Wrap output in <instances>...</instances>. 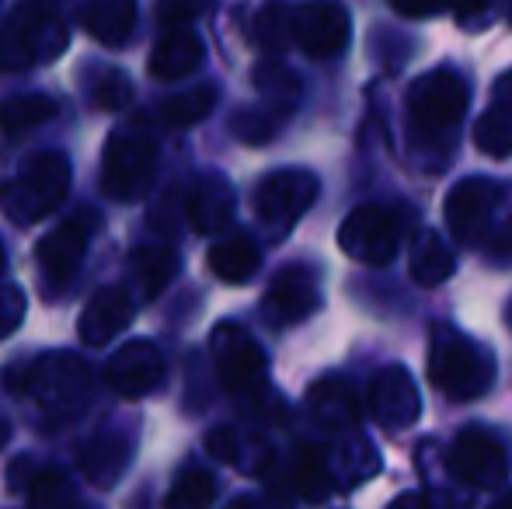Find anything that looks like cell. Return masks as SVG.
Here are the masks:
<instances>
[{"label": "cell", "instance_id": "obj_1", "mask_svg": "<svg viewBox=\"0 0 512 509\" xmlns=\"http://www.w3.org/2000/svg\"><path fill=\"white\" fill-rule=\"evenodd\" d=\"M4 384L11 394L32 401L46 426H63V422H74L88 408L95 381H91V370L81 356L56 349V353L35 356L25 367L11 363L4 374Z\"/></svg>", "mask_w": 512, "mask_h": 509}, {"label": "cell", "instance_id": "obj_2", "mask_svg": "<svg viewBox=\"0 0 512 509\" xmlns=\"http://www.w3.org/2000/svg\"><path fill=\"white\" fill-rule=\"evenodd\" d=\"M446 224L460 245L512 258V185L492 178H460L446 192Z\"/></svg>", "mask_w": 512, "mask_h": 509}, {"label": "cell", "instance_id": "obj_3", "mask_svg": "<svg viewBox=\"0 0 512 509\" xmlns=\"http://www.w3.org/2000/svg\"><path fill=\"white\" fill-rule=\"evenodd\" d=\"M471 109V88L450 67L422 74L408 88V126L415 147H446Z\"/></svg>", "mask_w": 512, "mask_h": 509}, {"label": "cell", "instance_id": "obj_4", "mask_svg": "<svg viewBox=\"0 0 512 509\" xmlns=\"http://www.w3.org/2000/svg\"><path fill=\"white\" fill-rule=\"evenodd\" d=\"M429 381L453 401H474L495 384V356L453 325H432Z\"/></svg>", "mask_w": 512, "mask_h": 509}, {"label": "cell", "instance_id": "obj_5", "mask_svg": "<svg viewBox=\"0 0 512 509\" xmlns=\"http://www.w3.org/2000/svg\"><path fill=\"white\" fill-rule=\"evenodd\" d=\"M70 161L56 150H42L21 161V168L0 185V210L18 227H32L56 210L70 192Z\"/></svg>", "mask_w": 512, "mask_h": 509}, {"label": "cell", "instance_id": "obj_6", "mask_svg": "<svg viewBox=\"0 0 512 509\" xmlns=\"http://www.w3.org/2000/svg\"><path fill=\"white\" fill-rule=\"evenodd\" d=\"M70 46V32L49 0H25L0 32V70L53 63Z\"/></svg>", "mask_w": 512, "mask_h": 509}, {"label": "cell", "instance_id": "obj_7", "mask_svg": "<svg viewBox=\"0 0 512 509\" xmlns=\"http://www.w3.org/2000/svg\"><path fill=\"white\" fill-rule=\"evenodd\" d=\"M157 171V143L143 123L119 126L105 143L102 192L119 206L140 203Z\"/></svg>", "mask_w": 512, "mask_h": 509}, {"label": "cell", "instance_id": "obj_8", "mask_svg": "<svg viewBox=\"0 0 512 509\" xmlns=\"http://www.w3.org/2000/svg\"><path fill=\"white\" fill-rule=\"evenodd\" d=\"M411 227V213L405 206L366 203L356 206L338 227V245L363 265H387L398 248L405 245Z\"/></svg>", "mask_w": 512, "mask_h": 509}, {"label": "cell", "instance_id": "obj_9", "mask_svg": "<svg viewBox=\"0 0 512 509\" xmlns=\"http://www.w3.org/2000/svg\"><path fill=\"white\" fill-rule=\"evenodd\" d=\"M317 192H321V182H317L314 171H304V168L269 171L255 189L258 224L276 241L286 238V234L297 227V220L317 203Z\"/></svg>", "mask_w": 512, "mask_h": 509}, {"label": "cell", "instance_id": "obj_10", "mask_svg": "<svg viewBox=\"0 0 512 509\" xmlns=\"http://www.w3.org/2000/svg\"><path fill=\"white\" fill-rule=\"evenodd\" d=\"M98 231V213L81 210L74 217L63 220L56 231H49L46 238L35 245V265L42 276V293L46 297H60L70 286V279L77 276V269L84 265L91 241Z\"/></svg>", "mask_w": 512, "mask_h": 509}, {"label": "cell", "instance_id": "obj_11", "mask_svg": "<svg viewBox=\"0 0 512 509\" xmlns=\"http://www.w3.org/2000/svg\"><path fill=\"white\" fill-rule=\"evenodd\" d=\"M209 349H213L216 377L237 398H258L269 384V360L265 349L251 339V332H244L234 321H223L209 335Z\"/></svg>", "mask_w": 512, "mask_h": 509}, {"label": "cell", "instance_id": "obj_12", "mask_svg": "<svg viewBox=\"0 0 512 509\" xmlns=\"http://www.w3.org/2000/svg\"><path fill=\"white\" fill-rule=\"evenodd\" d=\"M352 39V18L338 0H304L293 7V46L310 60H335Z\"/></svg>", "mask_w": 512, "mask_h": 509}, {"label": "cell", "instance_id": "obj_13", "mask_svg": "<svg viewBox=\"0 0 512 509\" xmlns=\"http://www.w3.org/2000/svg\"><path fill=\"white\" fill-rule=\"evenodd\" d=\"M450 471L474 489H495L506 478V447L485 426H467L450 447Z\"/></svg>", "mask_w": 512, "mask_h": 509}, {"label": "cell", "instance_id": "obj_14", "mask_svg": "<svg viewBox=\"0 0 512 509\" xmlns=\"http://www.w3.org/2000/svg\"><path fill=\"white\" fill-rule=\"evenodd\" d=\"M321 307V286L317 276L307 265H286L283 272H276V279L269 283L262 297V318L272 328H293L300 321H307L310 314Z\"/></svg>", "mask_w": 512, "mask_h": 509}, {"label": "cell", "instance_id": "obj_15", "mask_svg": "<svg viewBox=\"0 0 512 509\" xmlns=\"http://www.w3.org/2000/svg\"><path fill=\"white\" fill-rule=\"evenodd\" d=\"M105 381L119 398H147L150 391L164 384V356L154 342L129 339L108 360Z\"/></svg>", "mask_w": 512, "mask_h": 509}, {"label": "cell", "instance_id": "obj_16", "mask_svg": "<svg viewBox=\"0 0 512 509\" xmlns=\"http://www.w3.org/2000/svg\"><path fill=\"white\" fill-rule=\"evenodd\" d=\"M370 415L384 429H408L422 415V394H418L415 377L401 363L380 367L370 381Z\"/></svg>", "mask_w": 512, "mask_h": 509}, {"label": "cell", "instance_id": "obj_17", "mask_svg": "<svg viewBox=\"0 0 512 509\" xmlns=\"http://www.w3.org/2000/svg\"><path fill=\"white\" fill-rule=\"evenodd\" d=\"M133 314L136 311H133L129 290H122V286H105V290H98L95 297L88 300L77 332H81V339L88 342V346H105L115 335L126 332Z\"/></svg>", "mask_w": 512, "mask_h": 509}, {"label": "cell", "instance_id": "obj_18", "mask_svg": "<svg viewBox=\"0 0 512 509\" xmlns=\"http://www.w3.org/2000/svg\"><path fill=\"white\" fill-rule=\"evenodd\" d=\"M237 210V196L234 185L223 175H203L189 192V203H185V213H189L196 234H220L230 227Z\"/></svg>", "mask_w": 512, "mask_h": 509}, {"label": "cell", "instance_id": "obj_19", "mask_svg": "<svg viewBox=\"0 0 512 509\" xmlns=\"http://www.w3.org/2000/svg\"><path fill=\"white\" fill-rule=\"evenodd\" d=\"M203 60H206V42L189 25L171 28L154 46V53H150V74L157 81H182V77L196 74L203 67Z\"/></svg>", "mask_w": 512, "mask_h": 509}, {"label": "cell", "instance_id": "obj_20", "mask_svg": "<svg viewBox=\"0 0 512 509\" xmlns=\"http://www.w3.org/2000/svg\"><path fill=\"white\" fill-rule=\"evenodd\" d=\"M133 461V443L122 433H98L81 447V475L95 489H112Z\"/></svg>", "mask_w": 512, "mask_h": 509}, {"label": "cell", "instance_id": "obj_21", "mask_svg": "<svg viewBox=\"0 0 512 509\" xmlns=\"http://www.w3.org/2000/svg\"><path fill=\"white\" fill-rule=\"evenodd\" d=\"M457 269V255L446 245V238L432 227H422V231L411 238V252H408V272L418 286H439L453 276Z\"/></svg>", "mask_w": 512, "mask_h": 509}, {"label": "cell", "instance_id": "obj_22", "mask_svg": "<svg viewBox=\"0 0 512 509\" xmlns=\"http://www.w3.org/2000/svg\"><path fill=\"white\" fill-rule=\"evenodd\" d=\"M81 25L108 49L126 46L136 28V0H95L81 11Z\"/></svg>", "mask_w": 512, "mask_h": 509}, {"label": "cell", "instance_id": "obj_23", "mask_svg": "<svg viewBox=\"0 0 512 509\" xmlns=\"http://www.w3.org/2000/svg\"><path fill=\"white\" fill-rule=\"evenodd\" d=\"M307 408L314 415L317 426L324 429H352L359 419V401L349 381H338V377H324L310 387Z\"/></svg>", "mask_w": 512, "mask_h": 509}, {"label": "cell", "instance_id": "obj_24", "mask_svg": "<svg viewBox=\"0 0 512 509\" xmlns=\"http://www.w3.org/2000/svg\"><path fill=\"white\" fill-rule=\"evenodd\" d=\"M262 265V252L248 234H227L209 248V269L223 283H248Z\"/></svg>", "mask_w": 512, "mask_h": 509}, {"label": "cell", "instance_id": "obj_25", "mask_svg": "<svg viewBox=\"0 0 512 509\" xmlns=\"http://www.w3.org/2000/svg\"><path fill=\"white\" fill-rule=\"evenodd\" d=\"M60 116V102L49 95H14L0 105V133L4 136H25L39 126H49Z\"/></svg>", "mask_w": 512, "mask_h": 509}, {"label": "cell", "instance_id": "obj_26", "mask_svg": "<svg viewBox=\"0 0 512 509\" xmlns=\"http://www.w3.org/2000/svg\"><path fill=\"white\" fill-rule=\"evenodd\" d=\"M182 269V258L171 245H140L133 255V272H136V283H140L143 297L154 300L168 290V283L178 276Z\"/></svg>", "mask_w": 512, "mask_h": 509}, {"label": "cell", "instance_id": "obj_27", "mask_svg": "<svg viewBox=\"0 0 512 509\" xmlns=\"http://www.w3.org/2000/svg\"><path fill=\"white\" fill-rule=\"evenodd\" d=\"M293 485L307 503H321L338 489L335 468H331V454L321 447H300L297 464H293Z\"/></svg>", "mask_w": 512, "mask_h": 509}, {"label": "cell", "instance_id": "obj_28", "mask_svg": "<svg viewBox=\"0 0 512 509\" xmlns=\"http://www.w3.org/2000/svg\"><path fill=\"white\" fill-rule=\"evenodd\" d=\"M290 112L293 109H283V105H276V102L251 105V109H241L234 119H230V133H234L241 143L262 147V143H269L272 136L283 129V123L290 119Z\"/></svg>", "mask_w": 512, "mask_h": 509}, {"label": "cell", "instance_id": "obj_29", "mask_svg": "<svg viewBox=\"0 0 512 509\" xmlns=\"http://www.w3.org/2000/svg\"><path fill=\"white\" fill-rule=\"evenodd\" d=\"M216 88L213 84H199V88H189V91H178L171 95L168 102L161 105V123L171 126V129H189V126H199L209 112L216 109Z\"/></svg>", "mask_w": 512, "mask_h": 509}, {"label": "cell", "instance_id": "obj_30", "mask_svg": "<svg viewBox=\"0 0 512 509\" xmlns=\"http://www.w3.org/2000/svg\"><path fill=\"white\" fill-rule=\"evenodd\" d=\"M331 454V468H335V478L338 485H359L363 478H370L377 471L380 457H377V447L363 436H349L345 443H338Z\"/></svg>", "mask_w": 512, "mask_h": 509}, {"label": "cell", "instance_id": "obj_31", "mask_svg": "<svg viewBox=\"0 0 512 509\" xmlns=\"http://www.w3.org/2000/svg\"><path fill=\"white\" fill-rule=\"evenodd\" d=\"M25 509H77V485L67 471L46 468L28 482Z\"/></svg>", "mask_w": 512, "mask_h": 509}, {"label": "cell", "instance_id": "obj_32", "mask_svg": "<svg viewBox=\"0 0 512 509\" xmlns=\"http://www.w3.org/2000/svg\"><path fill=\"white\" fill-rule=\"evenodd\" d=\"M216 499V482L206 468H185L164 496V509H209Z\"/></svg>", "mask_w": 512, "mask_h": 509}, {"label": "cell", "instance_id": "obj_33", "mask_svg": "<svg viewBox=\"0 0 512 509\" xmlns=\"http://www.w3.org/2000/svg\"><path fill=\"white\" fill-rule=\"evenodd\" d=\"M474 143H478L481 154L495 157V161H502V157L512 154V109L509 105H492V109L478 119V126H474Z\"/></svg>", "mask_w": 512, "mask_h": 509}, {"label": "cell", "instance_id": "obj_34", "mask_svg": "<svg viewBox=\"0 0 512 509\" xmlns=\"http://www.w3.org/2000/svg\"><path fill=\"white\" fill-rule=\"evenodd\" d=\"M255 42L269 53L293 46V7L283 0H269L255 18Z\"/></svg>", "mask_w": 512, "mask_h": 509}, {"label": "cell", "instance_id": "obj_35", "mask_svg": "<svg viewBox=\"0 0 512 509\" xmlns=\"http://www.w3.org/2000/svg\"><path fill=\"white\" fill-rule=\"evenodd\" d=\"M255 88L262 91V102H276L283 109H293L300 102V81L293 70H286L283 63L269 60L255 70Z\"/></svg>", "mask_w": 512, "mask_h": 509}, {"label": "cell", "instance_id": "obj_36", "mask_svg": "<svg viewBox=\"0 0 512 509\" xmlns=\"http://www.w3.org/2000/svg\"><path fill=\"white\" fill-rule=\"evenodd\" d=\"M391 7L405 18H432V14L453 11L464 25H474L488 7V0H391Z\"/></svg>", "mask_w": 512, "mask_h": 509}, {"label": "cell", "instance_id": "obj_37", "mask_svg": "<svg viewBox=\"0 0 512 509\" xmlns=\"http://www.w3.org/2000/svg\"><path fill=\"white\" fill-rule=\"evenodd\" d=\"M133 102V81L122 70H105L95 84V105L105 112H122Z\"/></svg>", "mask_w": 512, "mask_h": 509}, {"label": "cell", "instance_id": "obj_38", "mask_svg": "<svg viewBox=\"0 0 512 509\" xmlns=\"http://www.w3.org/2000/svg\"><path fill=\"white\" fill-rule=\"evenodd\" d=\"M25 321V293L14 283H0V342L14 335Z\"/></svg>", "mask_w": 512, "mask_h": 509}, {"label": "cell", "instance_id": "obj_39", "mask_svg": "<svg viewBox=\"0 0 512 509\" xmlns=\"http://www.w3.org/2000/svg\"><path fill=\"white\" fill-rule=\"evenodd\" d=\"M206 447L220 464H234V468L244 464V440H241V433H234V429H227V426L213 429V433L206 436Z\"/></svg>", "mask_w": 512, "mask_h": 509}, {"label": "cell", "instance_id": "obj_40", "mask_svg": "<svg viewBox=\"0 0 512 509\" xmlns=\"http://www.w3.org/2000/svg\"><path fill=\"white\" fill-rule=\"evenodd\" d=\"M203 11V0H157V18L171 28H185Z\"/></svg>", "mask_w": 512, "mask_h": 509}, {"label": "cell", "instance_id": "obj_41", "mask_svg": "<svg viewBox=\"0 0 512 509\" xmlns=\"http://www.w3.org/2000/svg\"><path fill=\"white\" fill-rule=\"evenodd\" d=\"M387 509H429V499H425L422 492H401Z\"/></svg>", "mask_w": 512, "mask_h": 509}, {"label": "cell", "instance_id": "obj_42", "mask_svg": "<svg viewBox=\"0 0 512 509\" xmlns=\"http://www.w3.org/2000/svg\"><path fill=\"white\" fill-rule=\"evenodd\" d=\"M227 509H258L255 499H237V503H230Z\"/></svg>", "mask_w": 512, "mask_h": 509}, {"label": "cell", "instance_id": "obj_43", "mask_svg": "<svg viewBox=\"0 0 512 509\" xmlns=\"http://www.w3.org/2000/svg\"><path fill=\"white\" fill-rule=\"evenodd\" d=\"M492 509H512V492H509V496H502Z\"/></svg>", "mask_w": 512, "mask_h": 509}, {"label": "cell", "instance_id": "obj_44", "mask_svg": "<svg viewBox=\"0 0 512 509\" xmlns=\"http://www.w3.org/2000/svg\"><path fill=\"white\" fill-rule=\"evenodd\" d=\"M4 265H7V255H4V241H0V272H4Z\"/></svg>", "mask_w": 512, "mask_h": 509}, {"label": "cell", "instance_id": "obj_45", "mask_svg": "<svg viewBox=\"0 0 512 509\" xmlns=\"http://www.w3.org/2000/svg\"><path fill=\"white\" fill-rule=\"evenodd\" d=\"M506 321H509V328H512V300H509V307H506Z\"/></svg>", "mask_w": 512, "mask_h": 509}, {"label": "cell", "instance_id": "obj_46", "mask_svg": "<svg viewBox=\"0 0 512 509\" xmlns=\"http://www.w3.org/2000/svg\"><path fill=\"white\" fill-rule=\"evenodd\" d=\"M506 88H509V95H512V74L506 77Z\"/></svg>", "mask_w": 512, "mask_h": 509}, {"label": "cell", "instance_id": "obj_47", "mask_svg": "<svg viewBox=\"0 0 512 509\" xmlns=\"http://www.w3.org/2000/svg\"><path fill=\"white\" fill-rule=\"evenodd\" d=\"M509 25H512V0H509Z\"/></svg>", "mask_w": 512, "mask_h": 509}]
</instances>
